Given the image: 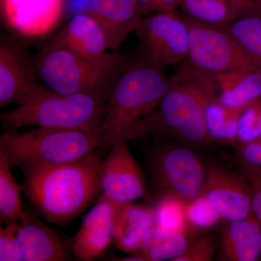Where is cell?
Segmentation results:
<instances>
[{
    "label": "cell",
    "mask_w": 261,
    "mask_h": 261,
    "mask_svg": "<svg viewBox=\"0 0 261 261\" xmlns=\"http://www.w3.org/2000/svg\"><path fill=\"white\" fill-rule=\"evenodd\" d=\"M240 154L241 162L261 167V137L257 140L241 143Z\"/></svg>",
    "instance_id": "33"
},
{
    "label": "cell",
    "mask_w": 261,
    "mask_h": 261,
    "mask_svg": "<svg viewBox=\"0 0 261 261\" xmlns=\"http://www.w3.org/2000/svg\"><path fill=\"white\" fill-rule=\"evenodd\" d=\"M155 225L154 206L132 202L116 204L113 219V243L123 252L132 254L140 250L144 237Z\"/></svg>",
    "instance_id": "18"
},
{
    "label": "cell",
    "mask_w": 261,
    "mask_h": 261,
    "mask_svg": "<svg viewBox=\"0 0 261 261\" xmlns=\"http://www.w3.org/2000/svg\"><path fill=\"white\" fill-rule=\"evenodd\" d=\"M165 70L141 55L126 58L106 101L102 148L111 147L114 140L159 107L169 84Z\"/></svg>",
    "instance_id": "3"
},
{
    "label": "cell",
    "mask_w": 261,
    "mask_h": 261,
    "mask_svg": "<svg viewBox=\"0 0 261 261\" xmlns=\"http://www.w3.org/2000/svg\"><path fill=\"white\" fill-rule=\"evenodd\" d=\"M19 221L10 222L0 229V260L24 261L18 238Z\"/></svg>",
    "instance_id": "27"
},
{
    "label": "cell",
    "mask_w": 261,
    "mask_h": 261,
    "mask_svg": "<svg viewBox=\"0 0 261 261\" xmlns=\"http://www.w3.org/2000/svg\"><path fill=\"white\" fill-rule=\"evenodd\" d=\"M221 249L225 260L255 261L261 252V223L251 216L226 221L222 229Z\"/></svg>",
    "instance_id": "19"
},
{
    "label": "cell",
    "mask_w": 261,
    "mask_h": 261,
    "mask_svg": "<svg viewBox=\"0 0 261 261\" xmlns=\"http://www.w3.org/2000/svg\"><path fill=\"white\" fill-rule=\"evenodd\" d=\"M34 61L40 82L57 93L92 94L107 101L117 81L53 39Z\"/></svg>",
    "instance_id": "6"
},
{
    "label": "cell",
    "mask_w": 261,
    "mask_h": 261,
    "mask_svg": "<svg viewBox=\"0 0 261 261\" xmlns=\"http://www.w3.org/2000/svg\"><path fill=\"white\" fill-rule=\"evenodd\" d=\"M180 7L184 14L202 23L221 27L231 20L228 0H181Z\"/></svg>",
    "instance_id": "23"
},
{
    "label": "cell",
    "mask_w": 261,
    "mask_h": 261,
    "mask_svg": "<svg viewBox=\"0 0 261 261\" xmlns=\"http://www.w3.org/2000/svg\"><path fill=\"white\" fill-rule=\"evenodd\" d=\"M135 32L141 56L154 64L166 68L186 59L189 32L184 15L174 11L142 17Z\"/></svg>",
    "instance_id": "9"
},
{
    "label": "cell",
    "mask_w": 261,
    "mask_h": 261,
    "mask_svg": "<svg viewBox=\"0 0 261 261\" xmlns=\"http://www.w3.org/2000/svg\"><path fill=\"white\" fill-rule=\"evenodd\" d=\"M53 39L70 48L113 78L118 80L126 58L108 51L100 25L87 13L73 15Z\"/></svg>",
    "instance_id": "12"
},
{
    "label": "cell",
    "mask_w": 261,
    "mask_h": 261,
    "mask_svg": "<svg viewBox=\"0 0 261 261\" xmlns=\"http://www.w3.org/2000/svg\"><path fill=\"white\" fill-rule=\"evenodd\" d=\"M87 11L102 28L110 50L118 49L142 18L136 0H88Z\"/></svg>",
    "instance_id": "16"
},
{
    "label": "cell",
    "mask_w": 261,
    "mask_h": 261,
    "mask_svg": "<svg viewBox=\"0 0 261 261\" xmlns=\"http://www.w3.org/2000/svg\"><path fill=\"white\" fill-rule=\"evenodd\" d=\"M260 260H261V252H260Z\"/></svg>",
    "instance_id": "35"
},
{
    "label": "cell",
    "mask_w": 261,
    "mask_h": 261,
    "mask_svg": "<svg viewBox=\"0 0 261 261\" xmlns=\"http://www.w3.org/2000/svg\"><path fill=\"white\" fill-rule=\"evenodd\" d=\"M228 2L231 9V22L245 15L261 12V0H228Z\"/></svg>",
    "instance_id": "32"
},
{
    "label": "cell",
    "mask_w": 261,
    "mask_h": 261,
    "mask_svg": "<svg viewBox=\"0 0 261 261\" xmlns=\"http://www.w3.org/2000/svg\"><path fill=\"white\" fill-rule=\"evenodd\" d=\"M102 165L94 151L70 162L25 166L24 193L48 222L68 224L100 197Z\"/></svg>",
    "instance_id": "2"
},
{
    "label": "cell",
    "mask_w": 261,
    "mask_h": 261,
    "mask_svg": "<svg viewBox=\"0 0 261 261\" xmlns=\"http://www.w3.org/2000/svg\"><path fill=\"white\" fill-rule=\"evenodd\" d=\"M186 214L192 229H208L221 219L210 202L200 195L187 204Z\"/></svg>",
    "instance_id": "26"
},
{
    "label": "cell",
    "mask_w": 261,
    "mask_h": 261,
    "mask_svg": "<svg viewBox=\"0 0 261 261\" xmlns=\"http://www.w3.org/2000/svg\"><path fill=\"white\" fill-rule=\"evenodd\" d=\"M216 245L211 237L202 236L192 242L182 255L173 261H209L214 257Z\"/></svg>",
    "instance_id": "30"
},
{
    "label": "cell",
    "mask_w": 261,
    "mask_h": 261,
    "mask_svg": "<svg viewBox=\"0 0 261 261\" xmlns=\"http://www.w3.org/2000/svg\"><path fill=\"white\" fill-rule=\"evenodd\" d=\"M65 0H0L2 18L22 37H44L61 21Z\"/></svg>",
    "instance_id": "14"
},
{
    "label": "cell",
    "mask_w": 261,
    "mask_h": 261,
    "mask_svg": "<svg viewBox=\"0 0 261 261\" xmlns=\"http://www.w3.org/2000/svg\"><path fill=\"white\" fill-rule=\"evenodd\" d=\"M102 146V135L82 130L39 127L23 133L5 130L0 136V154L12 168L70 162Z\"/></svg>",
    "instance_id": "5"
},
{
    "label": "cell",
    "mask_w": 261,
    "mask_h": 261,
    "mask_svg": "<svg viewBox=\"0 0 261 261\" xmlns=\"http://www.w3.org/2000/svg\"><path fill=\"white\" fill-rule=\"evenodd\" d=\"M154 203L155 226L188 235L192 228L187 220L185 202L165 196L156 199Z\"/></svg>",
    "instance_id": "24"
},
{
    "label": "cell",
    "mask_w": 261,
    "mask_h": 261,
    "mask_svg": "<svg viewBox=\"0 0 261 261\" xmlns=\"http://www.w3.org/2000/svg\"><path fill=\"white\" fill-rule=\"evenodd\" d=\"M214 75L184 63L169 78L167 92L153 112L123 133L129 140L147 137L174 139L195 147L210 142L205 126L207 105L217 97Z\"/></svg>",
    "instance_id": "1"
},
{
    "label": "cell",
    "mask_w": 261,
    "mask_h": 261,
    "mask_svg": "<svg viewBox=\"0 0 261 261\" xmlns=\"http://www.w3.org/2000/svg\"><path fill=\"white\" fill-rule=\"evenodd\" d=\"M242 47L261 62V13H251L221 25Z\"/></svg>",
    "instance_id": "25"
},
{
    "label": "cell",
    "mask_w": 261,
    "mask_h": 261,
    "mask_svg": "<svg viewBox=\"0 0 261 261\" xmlns=\"http://www.w3.org/2000/svg\"><path fill=\"white\" fill-rule=\"evenodd\" d=\"M116 204L99 197L84 218L73 238L71 252L79 260L88 261L102 255L113 242V226Z\"/></svg>",
    "instance_id": "15"
},
{
    "label": "cell",
    "mask_w": 261,
    "mask_h": 261,
    "mask_svg": "<svg viewBox=\"0 0 261 261\" xmlns=\"http://www.w3.org/2000/svg\"><path fill=\"white\" fill-rule=\"evenodd\" d=\"M244 108H226V125L223 142L232 144L238 140L239 119Z\"/></svg>",
    "instance_id": "34"
},
{
    "label": "cell",
    "mask_w": 261,
    "mask_h": 261,
    "mask_svg": "<svg viewBox=\"0 0 261 261\" xmlns=\"http://www.w3.org/2000/svg\"><path fill=\"white\" fill-rule=\"evenodd\" d=\"M11 168L0 154V218L6 224L20 221L25 212L20 195L23 186L13 176Z\"/></svg>",
    "instance_id": "22"
},
{
    "label": "cell",
    "mask_w": 261,
    "mask_h": 261,
    "mask_svg": "<svg viewBox=\"0 0 261 261\" xmlns=\"http://www.w3.org/2000/svg\"><path fill=\"white\" fill-rule=\"evenodd\" d=\"M184 16L189 32L185 63L213 75L261 66V62L245 50L224 27Z\"/></svg>",
    "instance_id": "8"
},
{
    "label": "cell",
    "mask_w": 261,
    "mask_h": 261,
    "mask_svg": "<svg viewBox=\"0 0 261 261\" xmlns=\"http://www.w3.org/2000/svg\"><path fill=\"white\" fill-rule=\"evenodd\" d=\"M44 88L27 44L15 36L0 37V107L23 106Z\"/></svg>",
    "instance_id": "10"
},
{
    "label": "cell",
    "mask_w": 261,
    "mask_h": 261,
    "mask_svg": "<svg viewBox=\"0 0 261 261\" xmlns=\"http://www.w3.org/2000/svg\"><path fill=\"white\" fill-rule=\"evenodd\" d=\"M198 195L204 196L221 219L226 221L252 216L251 193L245 176L219 165H212L208 168Z\"/></svg>",
    "instance_id": "13"
},
{
    "label": "cell",
    "mask_w": 261,
    "mask_h": 261,
    "mask_svg": "<svg viewBox=\"0 0 261 261\" xmlns=\"http://www.w3.org/2000/svg\"><path fill=\"white\" fill-rule=\"evenodd\" d=\"M217 99L226 108H244L261 97V66L215 75Z\"/></svg>",
    "instance_id": "20"
},
{
    "label": "cell",
    "mask_w": 261,
    "mask_h": 261,
    "mask_svg": "<svg viewBox=\"0 0 261 261\" xmlns=\"http://www.w3.org/2000/svg\"><path fill=\"white\" fill-rule=\"evenodd\" d=\"M102 161L100 197L113 203L132 202L140 198L154 200L147 190L145 175L123 137L114 140Z\"/></svg>",
    "instance_id": "11"
},
{
    "label": "cell",
    "mask_w": 261,
    "mask_h": 261,
    "mask_svg": "<svg viewBox=\"0 0 261 261\" xmlns=\"http://www.w3.org/2000/svg\"><path fill=\"white\" fill-rule=\"evenodd\" d=\"M106 101L92 94H60L44 87L23 106L3 113L5 130L28 125L101 134Z\"/></svg>",
    "instance_id": "4"
},
{
    "label": "cell",
    "mask_w": 261,
    "mask_h": 261,
    "mask_svg": "<svg viewBox=\"0 0 261 261\" xmlns=\"http://www.w3.org/2000/svg\"><path fill=\"white\" fill-rule=\"evenodd\" d=\"M190 244L186 233L154 225L145 233L140 250L132 255L140 261H173L185 252Z\"/></svg>",
    "instance_id": "21"
},
{
    "label": "cell",
    "mask_w": 261,
    "mask_h": 261,
    "mask_svg": "<svg viewBox=\"0 0 261 261\" xmlns=\"http://www.w3.org/2000/svg\"><path fill=\"white\" fill-rule=\"evenodd\" d=\"M18 238L24 261L72 260L59 234L29 211L19 221Z\"/></svg>",
    "instance_id": "17"
},
{
    "label": "cell",
    "mask_w": 261,
    "mask_h": 261,
    "mask_svg": "<svg viewBox=\"0 0 261 261\" xmlns=\"http://www.w3.org/2000/svg\"><path fill=\"white\" fill-rule=\"evenodd\" d=\"M142 17L161 13L176 11L181 0H136Z\"/></svg>",
    "instance_id": "31"
},
{
    "label": "cell",
    "mask_w": 261,
    "mask_h": 261,
    "mask_svg": "<svg viewBox=\"0 0 261 261\" xmlns=\"http://www.w3.org/2000/svg\"><path fill=\"white\" fill-rule=\"evenodd\" d=\"M240 166L251 193L252 216L261 223V167L243 162Z\"/></svg>",
    "instance_id": "29"
},
{
    "label": "cell",
    "mask_w": 261,
    "mask_h": 261,
    "mask_svg": "<svg viewBox=\"0 0 261 261\" xmlns=\"http://www.w3.org/2000/svg\"><path fill=\"white\" fill-rule=\"evenodd\" d=\"M147 173L156 199L170 196L187 204L196 198L207 171L190 146L162 142L147 154Z\"/></svg>",
    "instance_id": "7"
},
{
    "label": "cell",
    "mask_w": 261,
    "mask_h": 261,
    "mask_svg": "<svg viewBox=\"0 0 261 261\" xmlns=\"http://www.w3.org/2000/svg\"><path fill=\"white\" fill-rule=\"evenodd\" d=\"M226 108L215 98L205 111V126L210 141L223 142L226 125Z\"/></svg>",
    "instance_id": "28"
}]
</instances>
